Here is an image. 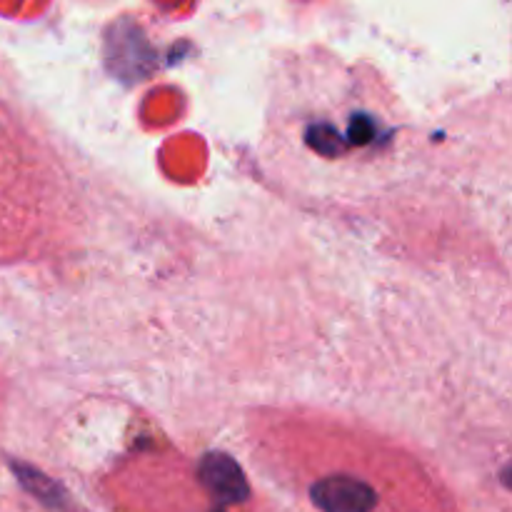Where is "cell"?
<instances>
[{"label": "cell", "instance_id": "obj_1", "mask_svg": "<svg viewBox=\"0 0 512 512\" xmlns=\"http://www.w3.org/2000/svg\"><path fill=\"white\" fill-rule=\"evenodd\" d=\"M310 498L320 512H373L378 495L365 480L350 475L323 478L310 488Z\"/></svg>", "mask_w": 512, "mask_h": 512}, {"label": "cell", "instance_id": "obj_2", "mask_svg": "<svg viewBox=\"0 0 512 512\" xmlns=\"http://www.w3.org/2000/svg\"><path fill=\"white\" fill-rule=\"evenodd\" d=\"M200 483L210 490L215 500L220 503H243L248 500L250 488L245 483L243 470L238 468L233 458L223 453H213L205 455L203 463L198 468Z\"/></svg>", "mask_w": 512, "mask_h": 512}, {"label": "cell", "instance_id": "obj_3", "mask_svg": "<svg viewBox=\"0 0 512 512\" xmlns=\"http://www.w3.org/2000/svg\"><path fill=\"white\" fill-rule=\"evenodd\" d=\"M13 470L18 473L20 483L25 485V490H30L40 503L50 505V508H60V505H63V493H60L58 485H55L53 480L43 478L38 470L25 468V465H18V463H13Z\"/></svg>", "mask_w": 512, "mask_h": 512}, {"label": "cell", "instance_id": "obj_4", "mask_svg": "<svg viewBox=\"0 0 512 512\" xmlns=\"http://www.w3.org/2000/svg\"><path fill=\"white\" fill-rule=\"evenodd\" d=\"M218 512H223V510H218Z\"/></svg>", "mask_w": 512, "mask_h": 512}]
</instances>
